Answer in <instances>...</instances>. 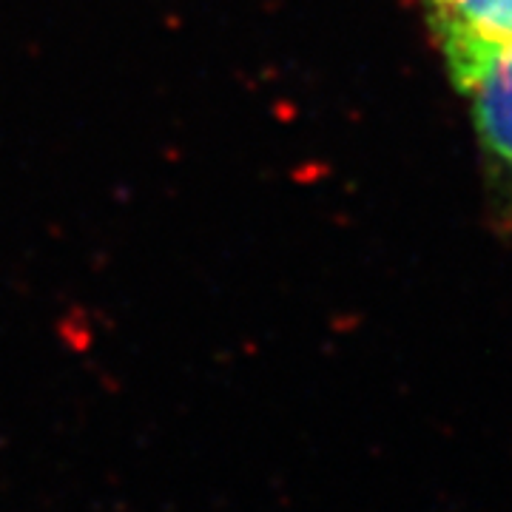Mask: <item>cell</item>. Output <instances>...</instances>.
<instances>
[{
  "label": "cell",
  "instance_id": "obj_1",
  "mask_svg": "<svg viewBox=\"0 0 512 512\" xmlns=\"http://www.w3.org/2000/svg\"><path fill=\"white\" fill-rule=\"evenodd\" d=\"M493 188L512 205V40L439 46Z\"/></svg>",
  "mask_w": 512,
  "mask_h": 512
},
{
  "label": "cell",
  "instance_id": "obj_2",
  "mask_svg": "<svg viewBox=\"0 0 512 512\" xmlns=\"http://www.w3.org/2000/svg\"><path fill=\"white\" fill-rule=\"evenodd\" d=\"M439 46L512 40V0H421Z\"/></svg>",
  "mask_w": 512,
  "mask_h": 512
}]
</instances>
